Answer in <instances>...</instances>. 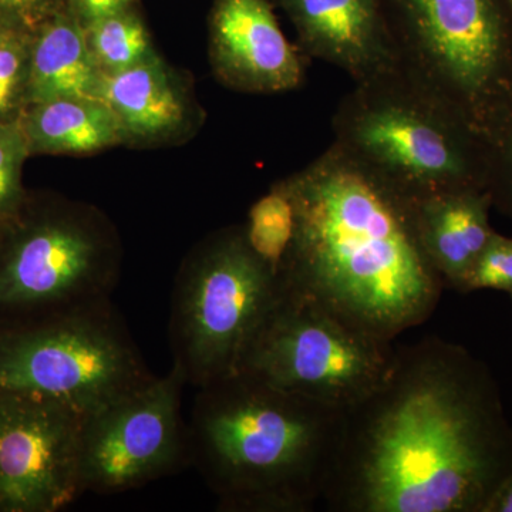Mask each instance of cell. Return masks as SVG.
Masks as SVG:
<instances>
[{
    "label": "cell",
    "instance_id": "6da1fadb",
    "mask_svg": "<svg viewBox=\"0 0 512 512\" xmlns=\"http://www.w3.org/2000/svg\"><path fill=\"white\" fill-rule=\"evenodd\" d=\"M512 473V426L483 360L430 336L396 348L343 414L323 504L336 512H487Z\"/></svg>",
    "mask_w": 512,
    "mask_h": 512
},
{
    "label": "cell",
    "instance_id": "7a4b0ae2",
    "mask_svg": "<svg viewBox=\"0 0 512 512\" xmlns=\"http://www.w3.org/2000/svg\"><path fill=\"white\" fill-rule=\"evenodd\" d=\"M284 180L296 234L282 285L387 340L433 315L446 286L421 247L406 195L333 143Z\"/></svg>",
    "mask_w": 512,
    "mask_h": 512
},
{
    "label": "cell",
    "instance_id": "3957f363",
    "mask_svg": "<svg viewBox=\"0 0 512 512\" xmlns=\"http://www.w3.org/2000/svg\"><path fill=\"white\" fill-rule=\"evenodd\" d=\"M188 456L225 512H311L325 500L342 410L245 372L197 389Z\"/></svg>",
    "mask_w": 512,
    "mask_h": 512
},
{
    "label": "cell",
    "instance_id": "277c9868",
    "mask_svg": "<svg viewBox=\"0 0 512 512\" xmlns=\"http://www.w3.org/2000/svg\"><path fill=\"white\" fill-rule=\"evenodd\" d=\"M400 72L493 151L512 116V19L505 0H379Z\"/></svg>",
    "mask_w": 512,
    "mask_h": 512
},
{
    "label": "cell",
    "instance_id": "5b68a950",
    "mask_svg": "<svg viewBox=\"0 0 512 512\" xmlns=\"http://www.w3.org/2000/svg\"><path fill=\"white\" fill-rule=\"evenodd\" d=\"M333 144L410 201L487 190L491 147L397 72L355 83L333 114Z\"/></svg>",
    "mask_w": 512,
    "mask_h": 512
},
{
    "label": "cell",
    "instance_id": "8992f818",
    "mask_svg": "<svg viewBox=\"0 0 512 512\" xmlns=\"http://www.w3.org/2000/svg\"><path fill=\"white\" fill-rule=\"evenodd\" d=\"M279 291L242 225L215 232L185 258L171 296L170 345L187 384L201 389L238 372Z\"/></svg>",
    "mask_w": 512,
    "mask_h": 512
},
{
    "label": "cell",
    "instance_id": "52a82bcc",
    "mask_svg": "<svg viewBox=\"0 0 512 512\" xmlns=\"http://www.w3.org/2000/svg\"><path fill=\"white\" fill-rule=\"evenodd\" d=\"M153 377L111 299L0 329V389L86 417Z\"/></svg>",
    "mask_w": 512,
    "mask_h": 512
},
{
    "label": "cell",
    "instance_id": "ba28073f",
    "mask_svg": "<svg viewBox=\"0 0 512 512\" xmlns=\"http://www.w3.org/2000/svg\"><path fill=\"white\" fill-rule=\"evenodd\" d=\"M394 355L393 340L281 284L238 372L346 412L382 383Z\"/></svg>",
    "mask_w": 512,
    "mask_h": 512
},
{
    "label": "cell",
    "instance_id": "9c48e42d",
    "mask_svg": "<svg viewBox=\"0 0 512 512\" xmlns=\"http://www.w3.org/2000/svg\"><path fill=\"white\" fill-rule=\"evenodd\" d=\"M119 272V244L99 212H50L16 228L0 251V312L42 318L109 301Z\"/></svg>",
    "mask_w": 512,
    "mask_h": 512
},
{
    "label": "cell",
    "instance_id": "30bf717a",
    "mask_svg": "<svg viewBox=\"0 0 512 512\" xmlns=\"http://www.w3.org/2000/svg\"><path fill=\"white\" fill-rule=\"evenodd\" d=\"M178 366L84 419L80 474L84 493L117 494L168 476L188 456Z\"/></svg>",
    "mask_w": 512,
    "mask_h": 512
},
{
    "label": "cell",
    "instance_id": "8fae6325",
    "mask_svg": "<svg viewBox=\"0 0 512 512\" xmlns=\"http://www.w3.org/2000/svg\"><path fill=\"white\" fill-rule=\"evenodd\" d=\"M84 419L50 397L0 389V512H57L84 493Z\"/></svg>",
    "mask_w": 512,
    "mask_h": 512
},
{
    "label": "cell",
    "instance_id": "7c38bea8",
    "mask_svg": "<svg viewBox=\"0 0 512 512\" xmlns=\"http://www.w3.org/2000/svg\"><path fill=\"white\" fill-rule=\"evenodd\" d=\"M208 30L212 70L229 89L276 94L302 86L303 53L286 39L269 0H214Z\"/></svg>",
    "mask_w": 512,
    "mask_h": 512
},
{
    "label": "cell",
    "instance_id": "4fadbf2b",
    "mask_svg": "<svg viewBox=\"0 0 512 512\" xmlns=\"http://www.w3.org/2000/svg\"><path fill=\"white\" fill-rule=\"evenodd\" d=\"M298 35L303 55L369 82L399 70L379 0H275Z\"/></svg>",
    "mask_w": 512,
    "mask_h": 512
},
{
    "label": "cell",
    "instance_id": "5bb4252c",
    "mask_svg": "<svg viewBox=\"0 0 512 512\" xmlns=\"http://www.w3.org/2000/svg\"><path fill=\"white\" fill-rule=\"evenodd\" d=\"M420 244L446 289L458 291L495 234L487 190L466 188L412 201Z\"/></svg>",
    "mask_w": 512,
    "mask_h": 512
},
{
    "label": "cell",
    "instance_id": "9a60e30c",
    "mask_svg": "<svg viewBox=\"0 0 512 512\" xmlns=\"http://www.w3.org/2000/svg\"><path fill=\"white\" fill-rule=\"evenodd\" d=\"M100 99L116 114L127 143H160L190 127V97L158 55L124 72L103 76Z\"/></svg>",
    "mask_w": 512,
    "mask_h": 512
},
{
    "label": "cell",
    "instance_id": "2e32d148",
    "mask_svg": "<svg viewBox=\"0 0 512 512\" xmlns=\"http://www.w3.org/2000/svg\"><path fill=\"white\" fill-rule=\"evenodd\" d=\"M101 79L86 29L69 10H60L32 33L26 107L63 97L100 99Z\"/></svg>",
    "mask_w": 512,
    "mask_h": 512
},
{
    "label": "cell",
    "instance_id": "e0dca14e",
    "mask_svg": "<svg viewBox=\"0 0 512 512\" xmlns=\"http://www.w3.org/2000/svg\"><path fill=\"white\" fill-rule=\"evenodd\" d=\"M30 153L83 156L127 143L113 110L94 97L30 104L20 116Z\"/></svg>",
    "mask_w": 512,
    "mask_h": 512
},
{
    "label": "cell",
    "instance_id": "ac0fdd59",
    "mask_svg": "<svg viewBox=\"0 0 512 512\" xmlns=\"http://www.w3.org/2000/svg\"><path fill=\"white\" fill-rule=\"evenodd\" d=\"M84 29L94 63L103 76L124 72L158 55L133 5Z\"/></svg>",
    "mask_w": 512,
    "mask_h": 512
},
{
    "label": "cell",
    "instance_id": "d6986e66",
    "mask_svg": "<svg viewBox=\"0 0 512 512\" xmlns=\"http://www.w3.org/2000/svg\"><path fill=\"white\" fill-rule=\"evenodd\" d=\"M242 227L249 248L279 278L296 234V208L285 180L254 202Z\"/></svg>",
    "mask_w": 512,
    "mask_h": 512
},
{
    "label": "cell",
    "instance_id": "ffe728a7",
    "mask_svg": "<svg viewBox=\"0 0 512 512\" xmlns=\"http://www.w3.org/2000/svg\"><path fill=\"white\" fill-rule=\"evenodd\" d=\"M32 33L0 23V123L16 121L26 109Z\"/></svg>",
    "mask_w": 512,
    "mask_h": 512
},
{
    "label": "cell",
    "instance_id": "44dd1931",
    "mask_svg": "<svg viewBox=\"0 0 512 512\" xmlns=\"http://www.w3.org/2000/svg\"><path fill=\"white\" fill-rule=\"evenodd\" d=\"M501 291L512 299V238L495 232L457 292Z\"/></svg>",
    "mask_w": 512,
    "mask_h": 512
},
{
    "label": "cell",
    "instance_id": "7402d4cb",
    "mask_svg": "<svg viewBox=\"0 0 512 512\" xmlns=\"http://www.w3.org/2000/svg\"><path fill=\"white\" fill-rule=\"evenodd\" d=\"M30 153L20 120L0 123V217L12 214L20 200V170Z\"/></svg>",
    "mask_w": 512,
    "mask_h": 512
},
{
    "label": "cell",
    "instance_id": "603a6c76",
    "mask_svg": "<svg viewBox=\"0 0 512 512\" xmlns=\"http://www.w3.org/2000/svg\"><path fill=\"white\" fill-rule=\"evenodd\" d=\"M487 191L493 208L512 220V116L493 147Z\"/></svg>",
    "mask_w": 512,
    "mask_h": 512
},
{
    "label": "cell",
    "instance_id": "cb8c5ba5",
    "mask_svg": "<svg viewBox=\"0 0 512 512\" xmlns=\"http://www.w3.org/2000/svg\"><path fill=\"white\" fill-rule=\"evenodd\" d=\"M63 9L64 0H0V23L33 33Z\"/></svg>",
    "mask_w": 512,
    "mask_h": 512
},
{
    "label": "cell",
    "instance_id": "d4e9b609",
    "mask_svg": "<svg viewBox=\"0 0 512 512\" xmlns=\"http://www.w3.org/2000/svg\"><path fill=\"white\" fill-rule=\"evenodd\" d=\"M134 0H64V6L86 26L133 5Z\"/></svg>",
    "mask_w": 512,
    "mask_h": 512
},
{
    "label": "cell",
    "instance_id": "484cf974",
    "mask_svg": "<svg viewBox=\"0 0 512 512\" xmlns=\"http://www.w3.org/2000/svg\"><path fill=\"white\" fill-rule=\"evenodd\" d=\"M487 512H512V473L495 494Z\"/></svg>",
    "mask_w": 512,
    "mask_h": 512
},
{
    "label": "cell",
    "instance_id": "4316f807",
    "mask_svg": "<svg viewBox=\"0 0 512 512\" xmlns=\"http://www.w3.org/2000/svg\"><path fill=\"white\" fill-rule=\"evenodd\" d=\"M505 3H507V8L510 10V15L512 19V0H505Z\"/></svg>",
    "mask_w": 512,
    "mask_h": 512
}]
</instances>
